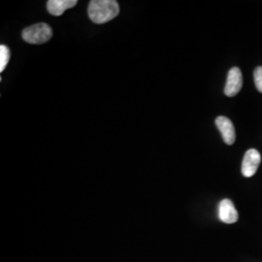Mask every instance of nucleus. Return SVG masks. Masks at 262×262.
I'll list each match as a JSON object with an SVG mask.
<instances>
[{
    "label": "nucleus",
    "instance_id": "f257e3e1",
    "mask_svg": "<svg viewBox=\"0 0 262 262\" xmlns=\"http://www.w3.org/2000/svg\"><path fill=\"white\" fill-rule=\"evenodd\" d=\"M120 13L119 3L115 0H93L90 2L88 14L95 24H105L115 19Z\"/></svg>",
    "mask_w": 262,
    "mask_h": 262
},
{
    "label": "nucleus",
    "instance_id": "f03ea898",
    "mask_svg": "<svg viewBox=\"0 0 262 262\" xmlns=\"http://www.w3.org/2000/svg\"><path fill=\"white\" fill-rule=\"evenodd\" d=\"M52 36V28L45 23H40L25 28L21 33L23 39L29 44H44L48 42Z\"/></svg>",
    "mask_w": 262,
    "mask_h": 262
},
{
    "label": "nucleus",
    "instance_id": "7ed1b4c3",
    "mask_svg": "<svg viewBox=\"0 0 262 262\" xmlns=\"http://www.w3.org/2000/svg\"><path fill=\"white\" fill-rule=\"evenodd\" d=\"M243 86V77L241 70L238 67H233L229 70L225 84V94L228 97H233L240 93Z\"/></svg>",
    "mask_w": 262,
    "mask_h": 262
},
{
    "label": "nucleus",
    "instance_id": "20e7f679",
    "mask_svg": "<svg viewBox=\"0 0 262 262\" xmlns=\"http://www.w3.org/2000/svg\"><path fill=\"white\" fill-rule=\"evenodd\" d=\"M261 162V157L258 150L251 149L246 151L242 162V174L246 178L253 177Z\"/></svg>",
    "mask_w": 262,
    "mask_h": 262
},
{
    "label": "nucleus",
    "instance_id": "39448f33",
    "mask_svg": "<svg viewBox=\"0 0 262 262\" xmlns=\"http://www.w3.org/2000/svg\"><path fill=\"white\" fill-rule=\"evenodd\" d=\"M215 124L217 129L221 131L225 144L228 146L233 145L236 139V133L232 122L228 118L221 116L215 119Z\"/></svg>",
    "mask_w": 262,
    "mask_h": 262
},
{
    "label": "nucleus",
    "instance_id": "423d86ee",
    "mask_svg": "<svg viewBox=\"0 0 262 262\" xmlns=\"http://www.w3.org/2000/svg\"><path fill=\"white\" fill-rule=\"evenodd\" d=\"M219 217L223 223L227 225L235 224L238 221V212L230 199H224L221 201L219 205Z\"/></svg>",
    "mask_w": 262,
    "mask_h": 262
},
{
    "label": "nucleus",
    "instance_id": "0eeeda50",
    "mask_svg": "<svg viewBox=\"0 0 262 262\" xmlns=\"http://www.w3.org/2000/svg\"><path fill=\"white\" fill-rule=\"evenodd\" d=\"M78 3L77 0H49L47 2L48 12L53 16H61L66 10L73 8Z\"/></svg>",
    "mask_w": 262,
    "mask_h": 262
},
{
    "label": "nucleus",
    "instance_id": "6e6552de",
    "mask_svg": "<svg viewBox=\"0 0 262 262\" xmlns=\"http://www.w3.org/2000/svg\"><path fill=\"white\" fill-rule=\"evenodd\" d=\"M10 60V50L6 45L0 46V72H3Z\"/></svg>",
    "mask_w": 262,
    "mask_h": 262
},
{
    "label": "nucleus",
    "instance_id": "1a4fd4ad",
    "mask_svg": "<svg viewBox=\"0 0 262 262\" xmlns=\"http://www.w3.org/2000/svg\"><path fill=\"white\" fill-rule=\"evenodd\" d=\"M253 79L257 91L262 94V66L255 68L253 72Z\"/></svg>",
    "mask_w": 262,
    "mask_h": 262
}]
</instances>
